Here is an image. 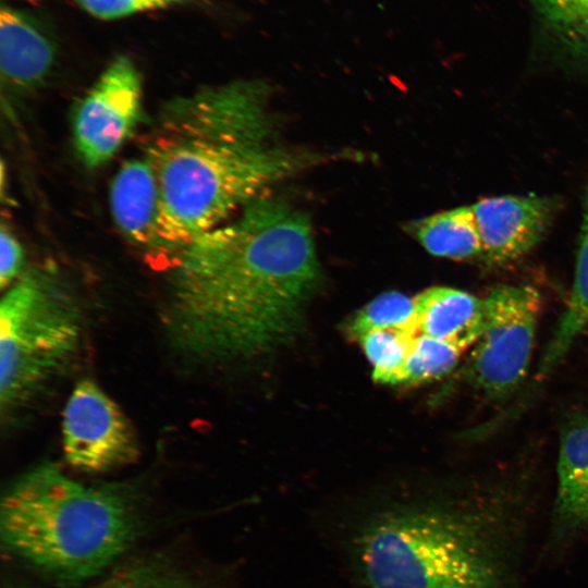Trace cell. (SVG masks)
I'll return each instance as SVG.
<instances>
[{"label": "cell", "instance_id": "obj_5", "mask_svg": "<svg viewBox=\"0 0 588 588\" xmlns=\"http://www.w3.org/2000/svg\"><path fill=\"white\" fill-rule=\"evenodd\" d=\"M77 303L52 274L24 271L0 304V405L2 415L24 408L68 365L78 348Z\"/></svg>", "mask_w": 588, "mask_h": 588}, {"label": "cell", "instance_id": "obj_16", "mask_svg": "<svg viewBox=\"0 0 588 588\" xmlns=\"http://www.w3.org/2000/svg\"><path fill=\"white\" fill-rule=\"evenodd\" d=\"M588 326V189L585 198L584 218L578 244L575 277L567 308L544 353L540 366L548 373L565 355L574 340Z\"/></svg>", "mask_w": 588, "mask_h": 588}, {"label": "cell", "instance_id": "obj_20", "mask_svg": "<svg viewBox=\"0 0 588 588\" xmlns=\"http://www.w3.org/2000/svg\"><path fill=\"white\" fill-rule=\"evenodd\" d=\"M383 329H405L418 333L414 298L396 291L382 293L365 305L348 324L350 335L356 339Z\"/></svg>", "mask_w": 588, "mask_h": 588}, {"label": "cell", "instance_id": "obj_15", "mask_svg": "<svg viewBox=\"0 0 588 588\" xmlns=\"http://www.w3.org/2000/svg\"><path fill=\"white\" fill-rule=\"evenodd\" d=\"M408 230L431 255L454 260L482 257L471 206L444 210L413 222Z\"/></svg>", "mask_w": 588, "mask_h": 588}, {"label": "cell", "instance_id": "obj_19", "mask_svg": "<svg viewBox=\"0 0 588 588\" xmlns=\"http://www.w3.org/2000/svg\"><path fill=\"white\" fill-rule=\"evenodd\" d=\"M467 346L418 334L407 356L402 383L416 384L449 373Z\"/></svg>", "mask_w": 588, "mask_h": 588}, {"label": "cell", "instance_id": "obj_21", "mask_svg": "<svg viewBox=\"0 0 588 588\" xmlns=\"http://www.w3.org/2000/svg\"><path fill=\"white\" fill-rule=\"evenodd\" d=\"M91 16L111 21L133 14L181 5L189 0H71Z\"/></svg>", "mask_w": 588, "mask_h": 588}, {"label": "cell", "instance_id": "obj_1", "mask_svg": "<svg viewBox=\"0 0 588 588\" xmlns=\"http://www.w3.org/2000/svg\"><path fill=\"white\" fill-rule=\"evenodd\" d=\"M174 260L167 324L200 362L267 353L292 339L319 281L309 219L261 195Z\"/></svg>", "mask_w": 588, "mask_h": 588}, {"label": "cell", "instance_id": "obj_17", "mask_svg": "<svg viewBox=\"0 0 588 588\" xmlns=\"http://www.w3.org/2000/svg\"><path fill=\"white\" fill-rule=\"evenodd\" d=\"M84 588H210L166 558L147 556L102 575Z\"/></svg>", "mask_w": 588, "mask_h": 588}, {"label": "cell", "instance_id": "obj_10", "mask_svg": "<svg viewBox=\"0 0 588 588\" xmlns=\"http://www.w3.org/2000/svg\"><path fill=\"white\" fill-rule=\"evenodd\" d=\"M57 58L50 33L33 15L2 4L0 68L2 85L14 94L36 90L48 79Z\"/></svg>", "mask_w": 588, "mask_h": 588}, {"label": "cell", "instance_id": "obj_4", "mask_svg": "<svg viewBox=\"0 0 588 588\" xmlns=\"http://www.w3.org/2000/svg\"><path fill=\"white\" fill-rule=\"evenodd\" d=\"M476 527L442 509H389L356 535L360 577L369 588H494L498 568Z\"/></svg>", "mask_w": 588, "mask_h": 588}, {"label": "cell", "instance_id": "obj_14", "mask_svg": "<svg viewBox=\"0 0 588 588\" xmlns=\"http://www.w3.org/2000/svg\"><path fill=\"white\" fill-rule=\"evenodd\" d=\"M558 509L575 525L588 524V417L563 433L558 463Z\"/></svg>", "mask_w": 588, "mask_h": 588}, {"label": "cell", "instance_id": "obj_8", "mask_svg": "<svg viewBox=\"0 0 588 588\" xmlns=\"http://www.w3.org/2000/svg\"><path fill=\"white\" fill-rule=\"evenodd\" d=\"M66 462L86 473H105L133 463L139 454L136 433L119 405L94 381L72 390L62 414Z\"/></svg>", "mask_w": 588, "mask_h": 588}, {"label": "cell", "instance_id": "obj_2", "mask_svg": "<svg viewBox=\"0 0 588 588\" xmlns=\"http://www.w3.org/2000/svg\"><path fill=\"white\" fill-rule=\"evenodd\" d=\"M270 94L261 79H238L203 86L161 108L144 152L159 191L152 249L175 260L272 184L315 161L280 140Z\"/></svg>", "mask_w": 588, "mask_h": 588}, {"label": "cell", "instance_id": "obj_11", "mask_svg": "<svg viewBox=\"0 0 588 588\" xmlns=\"http://www.w3.org/2000/svg\"><path fill=\"white\" fill-rule=\"evenodd\" d=\"M538 49L566 70L588 75V0H529Z\"/></svg>", "mask_w": 588, "mask_h": 588}, {"label": "cell", "instance_id": "obj_6", "mask_svg": "<svg viewBox=\"0 0 588 588\" xmlns=\"http://www.w3.org/2000/svg\"><path fill=\"white\" fill-rule=\"evenodd\" d=\"M480 334L467 364L470 382L487 395L503 397L525 378L541 307L529 285H499L482 298Z\"/></svg>", "mask_w": 588, "mask_h": 588}, {"label": "cell", "instance_id": "obj_3", "mask_svg": "<svg viewBox=\"0 0 588 588\" xmlns=\"http://www.w3.org/2000/svg\"><path fill=\"white\" fill-rule=\"evenodd\" d=\"M142 527L127 493L85 485L50 462L19 476L1 498L3 547L64 584L102 576L131 549Z\"/></svg>", "mask_w": 588, "mask_h": 588}, {"label": "cell", "instance_id": "obj_7", "mask_svg": "<svg viewBox=\"0 0 588 588\" xmlns=\"http://www.w3.org/2000/svg\"><path fill=\"white\" fill-rule=\"evenodd\" d=\"M143 110V79L135 63L118 56L79 100L72 120L79 159L88 168L107 163L130 138Z\"/></svg>", "mask_w": 588, "mask_h": 588}, {"label": "cell", "instance_id": "obj_13", "mask_svg": "<svg viewBox=\"0 0 588 588\" xmlns=\"http://www.w3.org/2000/svg\"><path fill=\"white\" fill-rule=\"evenodd\" d=\"M419 334L473 346L480 334L482 298L454 287L433 286L414 297Z\"/></svg>", "mask_w": 588, "mask_h": 588}, {"label": "cell", "instance_id": "obj_12", "mask_svg": "<svg viewBox=\"0 0 588 588\" xmlns=\"http://www.w3.org/2000/svg\"><path fill=\"white\" fill-rule=\"evenodd\" d=\"M114 222L132 243L154 248L159 213L155 172L145 156L122 164L110 187Z\"/></svg>", "mask_w": 588, "mask_h": 588}, {"label": "cell", "instance_id": "obj_22", "mask_svg": "<svg viewBox=\"0 0 588 588\" xmlns=\"http://www.w3.org/2000/svg\"><path fill=\"white\" fill-rule=\"evenodd\" d=\"M1 262L0 285L1 289L10 286L24 271V252L16 236L5 228L0 230Z\"/></svg>", "mask_w": 588, "mask_h": 588}, {"label": "cell", "instance_id": "obj_18", "mask_svg": "<svg viewBox=\"0 0 588 588\" xmlns=\"http://www.w3.org/2000/svg\"><path fill=\"white\" fill-rule=\"evenodd\" d=\"M417 335L412 330L383 329L357 338L372 365V378L377 382L402 383L404 366Z\"/></svg>", "mask_w": 588, "mask_h": 588}, {"label": "cell", "instance_id": "obj_9", "mask_svg": "<svg viewBox=\"0 0 588 588\" xmlns=\"http://www.w3.org/2000/svg\"><path fill=\"white\" fill-rule=\"evenodd\" d=\"M482 258L506 264L534 248L547 233L555 203L541 196L487 197L471 205Z\"/></svg>", "mask_w": 588, "mask_h": 588}]
</instances>
